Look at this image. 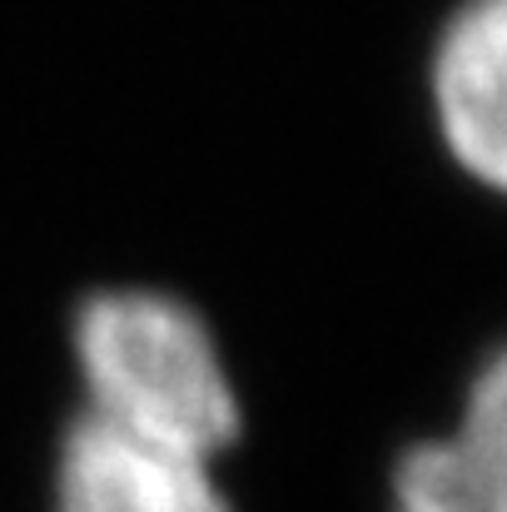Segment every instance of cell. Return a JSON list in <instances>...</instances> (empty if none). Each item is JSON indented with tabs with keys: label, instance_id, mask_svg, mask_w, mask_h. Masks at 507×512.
<instances>
[{
	"label": "cell",
	"instance_id": "cell-1",
	"mask_svg": "<svg viewBox=\"0 0 507 512\" xmlns=\"http://www.w3.org/2000/svg\"><path fill=\"white\" fill-rule=\"evenodd\" d=\"M85 413L135 443L214 463L239 438V393L204 319L160 289H105L75 314Z\"/></svg>",
	"mask_w": 507,
	"mask_h": 512
},
{
	"label": "cell",
	"instance_id": "cell-2",
	"mask_svg": "<svg viewBox=\"0 0 507 512\" xmlns=\"http://www.w3.org/2000/svg\"><path fill=\"white\" fill-rule=\"evenodd\" d=\"M428 80L448 155L507 199V0H463L453 10Z\"/></svg>",
	"mask_w": 507,
	"mask_h": 512
},
{
	"label": "cell",
	"instance_id": "cell-4",
	"mask_svg": "<svg viewBox=\"0 0 507 512\" xmlns=\"http://www.w3.org/2000/svg\"><path fill=\"white\" fill-rule=\"evenodd\" d=\"M393 512H507V478L463 438L413 443L393 468Z\"/></svg>",
	"mask_w": 507,
	"mask_h": 512
},
{
	"label": "cell",
	"instance_id": "cell-5",
	"mask_svg": "<svg viewBox=\"0 0 507 512\" xmlns=\"http://www.w3.org/2000/svg\"><path fill=\"white\" fill-rule=\"evenodd\" d=\"M458 438L507 478V343L473 373Z\"/></svg>",
	"mask_w": 507,
	"mask_h": 512
},
{
	"label": "cell",
	"instance_id": "cell-3",
	"mask_svg": "<svg viewBox=\"0 0 507 512\" xmlns=\"http://www.w3.org/2000/svg\"><path fill=\"white\" fill-rule=\"evenodd\" d=\"M55 512H229L209 463L135 443L80 413L60 443Z\"/></svg>",
	"mask_w": 507,
	"mask_h": 512
}]
</instances>
